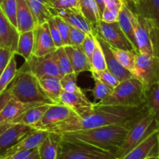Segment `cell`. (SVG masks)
Instances as JSON below:
<instances>
[{
	"instance_id": "cell-47",
	"label": "cell",
	"mask_w": 159,
	"mask_h": 159,
	"mask_svg": "<svg viewBox=\"0 0 159 159\" xmlns=\"http://www.w3.org/2000/svg\"><path fill=\"white\" fill-rule=\"evenodd\" d=\"M117 18H118V15H116L115 12H113L112 10H110V9L106 7L103 10L101 16V19L102 21L108 23L117 22Z\"/></svg>"
},
{
	"instance_id": "cell-8",
	"label": "cell",
	"mask_w": 159,
	"mask_h": 159,
	"mask_svg": "<svg viewBox=\"0 0 159 159\" xmlns=\"http://www.w3.org/2000/svg\"><path fill=\"white\" fill-rule=\"evenodd\" d=\"M133 76L141 82L145 90L159 82V55L138 53Z\"/></svg>"
},
{
	"instance_id": "cell-40",
	"label": "cell",
	"mask_w": 159,
	"mask_h": 159,
	"mask_svg": "<svg viewBox=\"0 0 159 159\" xmlns=\"http://www.w3.org/2000/svg\"><path fill=\"white\" fill-rule=\"evenodd\" d=\"M52 20L54 23H55L59 33H60L62 42H63V46L71 45L70 40V25L59 16H52Z\"/></svg>"
},
{
	"instance_id": "cell-51",
	"label": "cell",
	"mask_w": 159,
	"mask_h": 159,
	"mask_svg": "<svg viewBox=\"0 0 159 159\" xmlns=\"http://www.w3.org/2000/svg\"><path fill=\"white\" fill-rule=\"evenodd\" d=\"M25 159H41L40 156H39L38 154V151H37V148L35 149L27 158H26Z\"/></svg>"
},
{
	"instance_id": "cell-3",
	"label": "cell",
	"mask_w": 159,
	"mask_h": 159,
	"mask_svg": "<svg viewBox=\"0 0 159 159\" xmlns=\"http://www.w3.org/2000/svg\"><path fill=\"white\" fill-rule=\"evenodd\" d=\"M8 88L12 97L21 102L54 104L47 96L39 79L31 73L17 70V75Z\"/></svg>"
},
{
	"instance_id": "cell-17",
	"label": "cell",
	"mask_w": 159,
	"mask_h": 159,
	"mask_svg": "<svg viewBox=\"0 0 159 159\" xmlns=\"http://www.w3.org/2000/svg\"><path fill=\"white\" fill-rule=\"evenodd\" d=\"M95 36H96L97 40H98V43L101 45V48L103 50V52H104V57H105L106 65H107V69L109 70L112 74L115 75L117 77V79L119 80V82H123V81L133 77V75L130 71H127L126 68H123L118 63L117 59L114 56L112 51H111L110 45L107 42L104 41L103 39H101L100 37H98L97 35Z\"/></svg>"
},
{
	"instance_id": "cell-42",
	"label": "cell",
	"mask_w": 159,
	"mask_h": 159,
	"mask_svg": "<svg viewBox=\"0 0 159 159\" xmlns=\"http://www.w3.org/2000/svg\"><path fill=\"white\" fill-rule=\"evenodd\" d=\"M87 34L81 30L70 25V40L71 45L80 47Z\"/></svg>"
},
{
	"instance_id": "cell-27",
	"label": "cell",
	"mask_w": 159,
	"mask_h": 159,
	"mask_svg": "<svg viewBox=\"0 0 159 159\" xmlns=\"http://www.w3.org/2000/svg\"><path fill=\"white\" fill-rule=\"evenodd\" d=\"M60 79L54 75H45L39 79L42 88L54 104H59V98L62 92Z\"/></svg>"
},
{
	"instance_id": "cell-53",
	"label": "cell",
	"mask_w": 159,
	"mask_h": 159,
	"mask_svg": "<svg viewBox=\"0 0 159 159\" xmlns=\"http://www.w3.org/2000/svg\"><path fill=\"white\" fill-rule=\"evenodd\" d=\"M95 159H116L115 158V155H111V156H106V157H102V158H98Z\"/></svg>"
},
{
	"instance_id": "cell-21",
	"label": "cell",
	"mask_w": 159,
	"mask_h": 159,
	"mask_svg": "<svg viewBox=\"0 0 159 159\" xmlns=\"http://www.w3.org/2000/svg\"><path fill=\"white\" fill-rule=\"evenodd\" d=\"M64 49L70 61L73 73L78 75L83 71H90V61L81 47L67 45L64 46Z\"/></svg>"
},
{
	"instance_id": "cell-23",
	"label": "cell",
	"mask_w": 159,
	"mask_h": 159,
	"mask_svg": "<svg viewBox=\"0 0 159 159\" xmlns=\"http://www.w3.org/2000/svg\"><path fill=\"white\" fill-rule=\"evenodd\" d=\"M35 22L26 0H17V29L19 33L33 30Z\"/></svg>"
},
{
	"instance_id": "cell-54",
	"label": "cell",
	"mask_w": 159,
	"mask_h": 159,
	"mask_svg": "<svg viewBox=\"0 0 159 159\" xmlns=\"http://www.w3.org/2000/svg\"><path fill=\"white\" fill-rule=\"evenodd\" d=\"M129 1L132 2L133 3V4H135V5H137V4H139V3H140V2L142 1V0H129Z\"/></svg>"
},
{
	"instance_id": "cell-11",
	"label": "cell",
	"mask_w": 159,
	"mask_h": 159,
	"mask_svg": "<svg viewBox=\"0 0 159 159\" xmlns=\"http://www.w3.org/2000/svg\"><path fill=\"white\" fill-rule=\"evenodd\" d=\"M74 113L71 109L62 104H51L44 113L39 122L31 127L35 130L48 131L50 129L60 124Z\"/></svg>"
},
{
	"instance_id": "cell-4",
	"label": "cell",
	"mask_w": 159,
	"mask_h": 159,
	"mask_svg": "<svg viewBox=\"0 0 159 159\" xmlns=\"http://www.w3.org/2000/svg\"><path fill=\"white\" fill-rule=\"evenodd\" d=\"M98 105L142 107L146 105V90L139 79L133 77L120 82L112 93Z\"/></svg>"
},
{
	"instance_id": "cell-48",
	"label": "cell",
	"mask_w": 159,
	"mask_h": 159,
	"mask_svg": "<svg viewBox=\"0 0 159 159\" xmlns=\"http://www.w3.org/2000/svg\"><path fill=\"white\" fill-rule=\"evenodd\" d=\"M11 98H12V95H11L9 88L6 89L3 93L0 94V113Z\"/></svg>"
},
{
	"instance_id": "cell-52",
	"label": "cell",
	"mask_w": 159,
	"mask_h": 159,
	"mask_svg": "<svg viewBox=\"0 0 159 159\" xmlns=\"http://www.w3.org/2000/svg\"><path fill=\"white\" fill-rule=\"evenodd\" d=\"M11 124H2V125H0V134H1L2 133L4 130H6V129L8 128V127L10 126Z\"/></svg>"
},
{
	"instance_id": "cell-6",
	"label": "cell",
	"mask_w": 159,
	"mask_h": 159,
	"mask_svg": "<svg viewBox=\"0 0 159 159\" xmlns=\"http://www.w3.org/2000/svg\"><path fill=\"white\" fill-rule=\"evenodd\" d=\"M157 35L159 37V33L154 23L150 19L137 12L134 21V36L138 52L140 54L157 55L154 42V36Z\"/></svg>"
},
{
	"instance_id": "cell-49",
	"label": "cell",
	"mask_w": 159,
	"mask_h": 159,
	"mask_svg": "<svg viewBox=\"0 0 159 159\" xmlns=\"http://www.w3.org/2000/svg\"><path fill=\"white\" fill-rule=\"evenodd\" d=\"M35 150V149H34ZM34 150H25V151H20V152H17V153L13 154L11 156L8 157V159H25L27 158Z\"/></svg>"
},
{
	"instance_id": "cell-57",
	"label": "cell",
	"mask_w": 159,
	"mask_h": 159,
	"mask_svg": "<svg viewBox=\"0 0 159 159\" xmlns=\"http://www.w3.org/2000/svg\"><path fill=\"white\" fill-rule=\"evenodd\" d=\"M2 1H3V0H0V5H1V3L2 2Z\"/></svg>"
},
{
	"instance_id": "cell-36",
	"label": "cell",
	"mask_w": 159,
	"mask_h": 159,
	"mask_svg": "<svg viewBox=\"0 0 159 159\" xmlns=\"http://www.w3.org/2000/svg\"><path fill=\"white\" fill-rule=\"evenodd\" d=\"M94 87L93 89H91V92L94 100L98 101L97 102H99L107 98L112 93L113 89L98 79H94Z\"/></svg>"
},
{
	"instance_id": "cell-46",
	"label": "cell",
	"mask_w": 159,
	"mask_h": 159,
	"mask_svg": "<svg viewBox=\"0 0 159 159\" xmlns=\"http://www.w3.org/2000/svg\"><path fill=\"white\" fill-rule=\"evenodd\" d=\"M124 0H105V7L118 16Z\"/></svg>"
},
{
	"instance_id": "cell-5",
	"label": "cell",
	"mask_w": 159,
	"mask_h": 159,
	"mask_svg": "<svg viewBox=\"0 0 159 159\" xmlns=\"http://www.w3.org/2000/svg\"><path fill=\"white\" fill-rule=\"evenodd\" d=\"M158 128L153 113L146 110L132 123L129 127L126 138L115 156L116 159H122L137 144H140L154 130ZM159 129V128H158Z\"/></svg>"
},
{
	"instance_id": "cell-38",
	"label": "cell",
	"mask_w": 159,
	"mask_h": 159,
	"mask_svg": "<svg viewBox=\"0 0 159 159\" xmlns=\"http://www.w3.org/2000/svg\"><path fill=\"white\" fill-rule=\"evenodd\" d=\"M0 9L11 23L17 27V0H3Z\"/></svg>"
},
{
	"instance_id": "cell-14",
	"label": "cell",
	"mask_w": 159,
	"mask_h": 159,
	"mask_svg": "<svg viewBox=\"0 0 159 159\" xmlns=\"http://www.w3.org/2000/svg\"><path fill=\"white\" fill-rule=\"evenodd\" d=\"M36 130L31 126L12 124L0 134V156L17 142Z\"/></svg>"
},
{
	"instance_id": "cell-7",
	"label": "cell",
	"mask_w": 159,
	"mask_h": 159,
	"mask_svg": "<svg viewBox=\"0 0 159 159\" xmlns=\"http://www.w3.org/2000/svg\"><path fill=\"white\" fill-rule=\"evenodd\" d=\"M111 155H114L80 141L62 138L57 159H95Z\"/></svg>"
},
{
	"instance_id": "cell-20",
	"label": "cell",
	"mask_w": 159,
	"mask_h": 159,
	"mask_svg": "<svg viewBox=\"0 0 159 159\" xmlns=\"http://www.w3.org/2000/svg\"><path fill=\"white\" fill-rule=\"evenodd\" d=\"M48 132L45 130H36L29 135L23 138L20 140L19 142L14 144L12 147H11L9 150L6 151L2 156L9 157L17 152L20 151L25 150H34L37 149L41 144V143L44 141L46 136L48 135ZM1 157V156H0Z\"/></svg>"
},
{
	"instance_id": "cell-2",
	"label": "cell",
	"mask_w": 159,
	"mask_h": 159,
	"mask_svg": "<svg viewBox=\"0 0 159 159\" xmlns=\"http://www.w3.org/2000/svg\"><path fill=\"white\" fill-rule=\"evenodd\" d=\"M137 119L126 124H113L60 135L64 139L80 141L110 152L115 155L123 144L129 127Z\"/></svg>"
},
{
	"instance_id": "cell-56",
	"label": "cell",
	"mask_w": 159,
	"mask_h": 159,
	"mask_svg": "<svg viewBox=\"0 0 159 159\" xmlns=\"http://www.w3.org/2000/svg\"><path fill=\"white\" fill-rule=\"evenodd\" d=\"M0 159H8V157H6V156H1V157H0Z\"/></svg>"
},
{
	"instance_id": "cell-35",
	"label": "cell",
	"mask_w": 159,
	"mask_h": 159,
	"mask_svg": "<svg viewBox=\"0 0 159 159\" xmlns=\"http://www.w3.org/2000/svg\"><path fill=\"white\" fill-rule=\"evenodd\" d=\"M89 61H90V71H99L107 68L104 52H103L102 48H101L100 43H98V40H97L94 51L93 54H92Z\"/></svg>"
},
{
	"instance_id": "cell-43",
	"label": "cell",
	"mask_w": 159,
	"mask_h": 159,
	"mask_svg": "<svg viewBox=\"0 0 159 159\" xmlns=\"http://www.w3.org/2000/svg\"><path fill=\"white\" fill-rule=\"evenodd\" d=\"M97 43L96 36L94 34H87L81 45V48L83 49L84 52L87 55V57L90 59L95 49Z\"/></svg>"
},
{
	"instance_id": "cell-30",
	"label": "cell",
	"mask_w": 159,
	"mask_h": 159,
	"mask_svg": "<svg viewBox=\"0 0 159 159\" xmlns=\"http://www.w3.org/2000/svg\"><path fill=\"white\" fill-rule=\"evenodd\" d=\"M111 51L113 53L114 56L118 63L127 71H130L133 75L135 71L136 58L138 54L137 51H127V50L118 49L110 46Z\"/></svg>"
},
{
	"instance_id": "cell-16",
	"label": "cell",
	"mask_w": 159,
	"mask_h": 159,
	"mask_svg": "<svg viewBox=\"0 0 159 159\" xmlns=\"http://www.w3.org/2000/svg\"><path fill=\"white\" fill-rule=\"evenodd\" d=\"M20 33L0 9V47L15 54Z\"/></svg>"
},
{
	"instance_id": "cell-13",
	"label": "cell",
	"mask_w": 159,
	"mask_h": 159,
	"mask_svg": "<svg viewBox=\"0 0 159 159\" xmlns=\"http://www.w3.org/2000/svg\"><path fill=\"white\" fill-rule=\"evenodd\" d=\"M155 155H159L158 128L150 134L122 159H145Z\"/></svg>"
},
{
	"instance_id": "cell-33",
	"label": "cell",
	"mask_w": 159,
	"mask_h": 159,
	"mask_svg": "<svg viewBox=\"0 0 159 159\" xmlns=\"http://www.w3.org/2000/svg\"><path fill=\"white\" fill-rule=\"evenodd\" d=\"M15 55L14 54L11 57L9 64L7 65L6 68L0 75V94L5 91L6 89L9 87L11 82L14 79L15 76L17 75V61H16Z\"/></svg>"
},
{
	"instance_id": "cell-22",
	"label": "cell",
	"mask_w": 159,
	"mask_h": 159,
	"mask_svg": "<svg viewBox=\"0 0 159 159\" xmlns=\"http://www.w3.org/2000/svg\"><path fill=\"white\" fill-rule=\"evenodd\" d=\"M37 104L42 103H24L12 96L0 113V125L11 124V122L22 113Z\"/></svg>"
},
{
	"instance_id": "cell-44",
	"label": "cell",
	"mask_w": 159,
	"mask_h": 159,
	"mask_svg": "<svg viewBox=\"0 0 159 159\" xmlns=\"http://www.w3.org/2000/svg\"><path fill=\"white\" fill-rule=\"evenodd\" d=\"M48 26H49L51 38H52L53 42H54L56 48H61V47H64L62 37H61L60 35V33H59L55 23L54 21H53L52 17L48 20Z\"/></svg>"
},
{
	"instance_id": "cell-41",
	"label": "cell",
	"mask_w": 159,
	"mask_h": 159,
	"mask_svg": "<svg viewBox=\"0 0 159 159\" xmlns=\"http://www.w3.org/2000/svg\"><path fill=\"white\" fill-rule=\"evenodd\" d=\"M76 79H77V75L73 72L62 76L60 79L62 91L73 93V92L80 90L81 89L78 86L77 83H76Z\"/></svg>"
},
{
	"instance_id": "cell-10",
	"label": "cell",
	"mask_w": 159,
	"mask_h": 159,
	"mask_svg": "<svg viewBox=\"0 0 159 159\" xmlns=\"http://www.w3.org/2000/svg\"><path fill=\"white\" fill-rule=\"evenodd\" d=\"M18 71L31 73L38 79L45 75H54L62 78L55 61L53 52L41 57L32 54L29 59L25 61L24 64L19 68Z\"/></svg>"
},
{
	"instance_id": "cell-39",
	"label": "cell",
	"mask_w": 159,
	"mask_h": 159,
	"mask_svg": "<svg viewBox=\"0 0 159 159\" xmlns=\"http://www.w3.org/2000/svg\"><path fill=\"white\" fill-rule=\"evenodd\" d=\"M51 10L80 9L79 0H48Z\"/></svg>"
},
{
	"instance_id": "cell-15",
	"label": "cell",
	"mask_w": 159,
	"mask_h": 159,
	"mask_svg": "<svg viewBox=\"0 0 159 159\" xmlns=\"http://www.w3.org/2000/svg\"><path fill=\"white\" fill-rule=\"evenodd\" d=\"M59 104L71 109L78 116L87 113L94 107L93 102L87 99L82 89L73 93L62 91L59 98Z\"/></svg>"
},
{
	"instance_id": "cell-50",
	"label": "cell",
	"mask_w": 159,
	"mask_h": 159,
	"mask_svg": "<svg viewBox=\"0 0 159 159\" xmlns=\"http://www.w3.org/2000/svg\"><path fill=\"white\" fill-rule=\"evenodd\" d=\"M97 3V6L98 7V10H99L100 14H101H101H102L103 10L105 8V0H94Z\"/></svg>"
},
{
	"instance_id": "cell-31",
	"label": "cell",
	"mask_w": 159,
	"mask_h": 159,
	"mask_svg": "<svg viewBox=\"0 0 159 159\" xmlns=\"http://www.w3.org/2000/svg\"><path fill=\"white\" fill-rule=\"evenodd\" d=\"M79 4L80 10L84 17L90 22L94 30L101 20V14L96 2L94 0H79Z\"/></svg>"
},
{
	"instance_id": "cell-25",
	"label": "cell",
	"mask_w": 159,
	"mask_h": 159,
	"mask_svg": "<svg viewBox=\"0 0 159 159\" xmlns=\"http://www.w3.org/2000/svg\"><path fill=\"white\" fill-rule=\"evenodd\" d=\"M50 105L51 104L42 103L34 106L15 118L11 122V124H18L32 127L33 125L39 122Z\"/></svg>"
},
{
	"instance_id": "cell-29",
	"label": "cell",
	"mask_w": 159,
	"mask_h": 159,
	"mask_svg": "<svg viewBox=\"0 0 159 159\" xmlns=\"http://www.w3.org/2000/svg\"><path fill=\"white\" fill-rule=\"evenodd\" d=\"M34 49V31L30 30L20 33L15 54L21 56L24 60H27L33 54Z\"/></svg>"
},
{
	"instance_id": "cell-18",
	"label": "cell",
	"mask_w": 159,
	"mask_h": 159,
	"mask_svg": "<svg viewBox=\"0 0 159 159\" xmlns=\"http://www.w3.org/2000/svg\"><path fill=\"white\" fill-rule=\"evenodd\" d=\"M52 16H59L68 24L81 30L86 34H94L93 26L84 17L80 9H59L51 10Z\"/></svg>"
},
{
	"instance_id": "cell-26",
	"label": "cell",
	"mask_w": 159,
	"mask_h": 159,
	"mask_svg": "<svg viewBox=\"0 0 159 159\" xmlns=\"http://www.w3.org/2000/svg\"><path fill=\"white\" fill-rule=\"evenodd\" d=\"M26 2L34 16L35 25L46 23L53 16L48 0H26Z\"/></svg>"
},
{
	"instance_id": "cell-32",
	"label": "cell",
	"mask_w": 159,
	"mask_h": 159,
	"mask_svg": "<svg viewBox=\"0 0 159 159\" xmlns=\"http://www.w3.org/2000/svg\"><path fill=\"white\" fill-rule=\"evenodd\" d=\"M146 106L154 115L159 128V82L146 90Z\"/></svg>"
},
{
	"instance_id": "cell-34",
	"label": "cell",
	"mask_w": 159,
	"mask_h": 159,
	"mask_svg": "<svg viewBox=\"0 0 159 159\" xmlns=\"http://www.w3.org/2000/svg\"><path fill=\"white\" fill-rule=\"evenodd\" d=\"M53 57H54L55 61L57 65L58 69H59V71L62 77L65 75L73 72L71 63H70L69 57L65 53L64 47L57 48L53 52Z\"/></svg>"
},
{
	"instance_id": "cell-1",
	"label": "cell",
	"mask_w": 159,
	"mask_h": 159,
	"mask_svg": "<svg viewBox=\"0 0 159 159\" xmlns=\"http://www.w3.org/2000/svg\"><path fill=\"white\" fill-rule=\"evenodd\" d=\"M147 109L142 107L98 105L94 103L93 108L84 114H73L50 129L48 132L57 134L97 128L113 124H126L137 119Z\"/></svg>"
},
{
	"instance_id": "cell-28",
	"label": "cell",
	"mask_w": 159,
	"mask_h": 159,
	"mask_svg": "<svg viewBox=\"0 0 159 159\" xmlns=\"http://www.w3.org/2000/svg\"><path fill=\"white\" fill-rule=\"evenodd\" d=\"M136 6L138 9L137 13L150 19L159 33V0H142Z\"/></svg>"
},
{
	"instance_id": "cell-19",
	"label": "cell",
	"mask_w": 159,
	"mask_h": 159,
	"mask_svg": "<svg viewBox=\"0 0 159 159\" xmlns=\"http://www.w3.org/2000/svg\"><path fill=\"white\" fill-rule=\"evenodd\" d=\"M136 13L132 12L128 6L127 0H124L121 9L117 18V23L121 28L123 32L131 42L134 48L138 51L137 42L134 36V21H135Z\"/></svg>"
},
{
	"instance_id": "cell-9",
	"label": "cell",
	"mask_w": 159,
	"mask_h": 159,
	"mask_svg": "<svg viewBox=\"0 0 159 159\" xmlns=\"http://www.w3.org/2000/svg\"><path fill=\"white\" fill-rule=\"evenodd\" d=\"M94 34L103 39L112 48L127 51H137L138 52L123 32L117 22L108 23L101 20L94 30Z\"/></svg>"
},
{
	"instance_id": "cell-37",
	"label": "cell",
	"mask_w": 159,
	"mask_h": 159,
	"mask_svg": "<svg viewBox=\"0 0 159 159\" xmlns=\"http://www.w3.org/2000/svg\"><path fill=\"white\" fill-rule=\"evenodd\" d=\"M93 79H97L101 82H104V84L108 85V86L112 87V89H115L117 85L119 84V80L117 79L116 76L112 74L109 70L107 68L102 71H90Z\"/></svg>"
},
{
	"instance_id": "cell-12",
	"label": "cell",
	"mask_w": 159,
	"mask_h": 159,
	"mask_svg": "<svg viewBox=\"0 0 159 159\" xmlns=\"http://www.w3.org/2000/svg\"><path fill=\"white\" fill-rule=\"evenodd\" d=\"M34 31L33 55L41 57L54 52L57 48L51 38L48 22L36 25Z\"/></svg>"
},
{
	"instance_id": "cell-45",
	"label": "cell",
	"mask_w": 159,
	"mask_h": 159,
	"mask_svg": "<svg viewBox=\"0 0 159 159\" xmlns=\"http://www.w3.org/2000/svg\"><path fill=\"white\" fill-rule=\"evenodd\" d=\"M14 54H15L11 51H9V50L0 47V75L3 72L5 68H6L11 57Z\"/></svg>"
},
{
	"instance_id": "cell-55",
	"label": "cell",
	"mask_w": 159,
	"mask_h": 159,
	"mask_svg": "<svg viewBox=\"0 0 159 159\" xmlns=\"http://www.w3.org/2000/svg\"><path fill=\"white\" fill-rule=\"evenodd\" d=\"M145 159H159V155H155V156H151L149 158H147Z\"/></svg>"
},
{
	"instance_id": "cell-24",
	"label": "cell",
	"mask_w": 159,
	"mask_h": 159,
	"mask_svg": "<svg viewBox=\"0 0 159 159\" xmlns=\"http://www.w3.org/2000/svg\"><path fill=\"white\" fill-rule=\"evenodd\" d=\"M62 138L60 134L48 132L46 138L37 148L41 159H57Z\"/></svg>"
}]
</instances>
